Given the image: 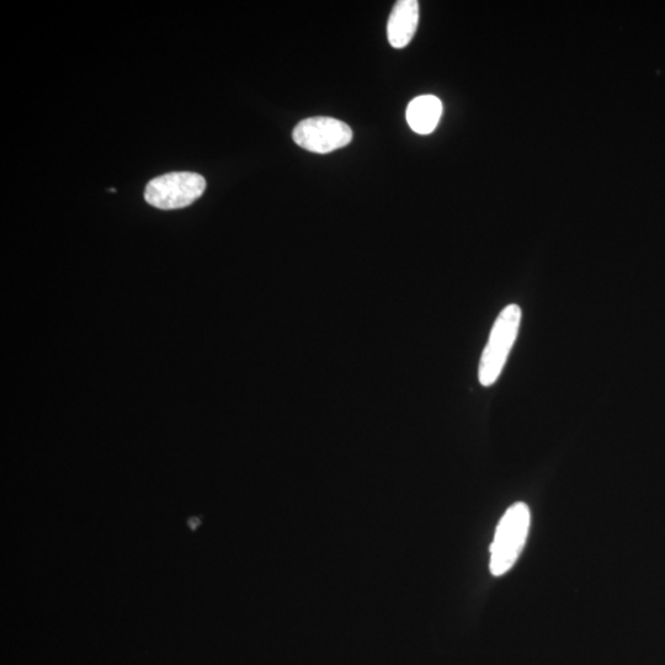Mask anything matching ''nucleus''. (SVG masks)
Here are the masks:
<instances>
[{
  "label": "nucleus",
  "instance_id": "f257e3e1",
  "mask_svg": "<svg viewBox=\"0 0 665 665\" xmlns=\"http://www.w3.org/2000/svg\"><path fill=\"white\" fill-rule=\"evenodd\" d=\"M531 523L530 509L525 503H515L505 512L491 546V572L500 577L518 561L528 539Z\"/></svg>",
  "mask_w": 665,
  "mask_h": 665
},
{
  "label": "nucleus",
  "instance_id": "f03ea898",
  "mask_svg": "<svg viewBox=\"0 0 665 665\" xmlns=\"http://www.w3.org/2000/svg\"><path fill=\"white\" fill-rule=\"evenodd\" d=\"M521 315H523L521 308L513 303V305L505 307L494 322L488 343L483 350L480 369H478V379L482 386L494 385L502 374L510 351L518 338Z\"/></svg>",
  "mask_w": 665,
  "mask_h": 665
},
{
  "label": "nucleus",
  "instance_id": "7ed1b4c3",
  "mask_svg": "<svg viewBox=\"0 0 665 665\" xmlns=\"http://www.w3.org/2000/svg\"><path fill=\"white\" fill-rule=\"evenodd\" d=\"M205 190L206 180L198 173H169L148 183L145 199L157 209L178 210L194 204Z\"/></svg>",
  "mask_w": 665,
  "mask_h": 665
},
{
  "label": "nucleus",
  "instance_id": "20e7f679",
  "mask_svg": "<svg viewBox=\"0 0 665 665\" xmlns=\"http://www.w3.org/2000/svg\"><path fill=\"white\" fill-rule=\"evenodd\" d=\"M292 137L303 150L327 154L347 147L353 141V131L343 121L318 116L301 121Z\"/></svg>",
  "mask_w": 665,
  "mask_h": 665
},
{
  "label": "nucleus",
  "instance_id": "39448f33",
  "mask_svg": "<svg viewBox=\"0 0 665 665\" xmlns=\"http://www.w3.org/2000/svg\"><path fill=\"white\" fill-rule=\"evenodd\" d=\"M419 23L417 0H399L393 7L387 25L388 42L395 49H404L413 40Z\"/></svg>",
  "mask_w": 665,
  "mask_h": 665
},
{
  "label": "nucleus",
  "instance_id": "423d86ee",
  "mask_svg": "<svg viewBox=\"0 0 665 665\" xmlns=\"http://www.w3.org/2000/svg\"><path fill=\"white\" fill-rule=\"evenodd\" d=\"M443 115V103L434 95H422L413 99L407 108L409 127L419 135L432 133Z\"/></svg>",
  "mask_w": 665,
  "mask_h": 665
}]
</instances>
